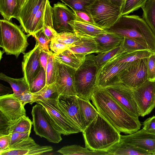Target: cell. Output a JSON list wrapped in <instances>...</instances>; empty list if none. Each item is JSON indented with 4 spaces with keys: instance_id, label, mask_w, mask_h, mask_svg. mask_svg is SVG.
<instances>
[{
    "instance_id": "cell-41",
    "label": "cell",
    "mask_w": 155,
    "mask_h": 155,
    "mask_svg": "<svg viewBox=\"0 0 155 155\" xmlns=\"http://www.w3.org/2000/svg\"><path fill=\"white\" fill-rule=\"evenodd\" d=\"M53 53L52 52L50 55L48 59L46 71V85L54 83L55 81L56 70Z\"/></svg>"
},
{
    "instance_id": "cell-47",
    "label": "cell",
    "mask_w": 155,
    "mask_h": 155,
    "mask_svg": "<svg viewBox=\"0 0 155 155\" xmlns=\"http://www.w3.org/2000/svg\"><path fill=\"white\" fill-rule=\"evenodd\" d=\"M31 132V131L17 132L12 133L10 147L30 137Z\"/></svg>"
},
{
    "instance_id": "cell-51",
    "label": "cell",
    "mask_w": 155,
    "mask_h": 155,
    "mask_svg": "<svg viewBox=\"0 0 155 155\" xmlns=\"http://www.w3.org/2000/svg\"><path fill=\"white\" fill-rule=\"evenodd\" d=\"M52 53L48 52L40 48L39 53V60L41 65L46 71L48 59L50 55Z\"/></svg>"
},
{
    "instance_id": "cell-13",
    "label": "cell",
    "mask_w": 155,
    "mask_h": 155,
    "mask_svg": "<svg viewBox=\"0 0 155 155\" xmlns=\"http://www.w3.org/2000/svg\"><path fill=\"white\" fill-rule=\"evenodd\" d=\"M76 95H60L58 104L69 120L82 132L86 128Z\"/></svg>"
},
{
    "instance_id": "cell-21",
    "label": "cell",
    "mask_w": 155,
    "mask_h": 155,
    "mask_svg": "<svg viewBox=\"0 0 155 155\" xmlns=\"http://www.w3.org/2000/svg\"><path fill=\"white\" fill-rule=\"evenodd\" d=\"M94 38L100 52L107 51L118 46L123 37L110 31L109 33L97 35Z\"/></svg>"
},
{
    "instance_id": "cell-1",
    "label": "cell",
    "mask_w": 155,
    "mask_h": 155,
    "mask_svg": "<svg viewBox=\"0 0 155 155\" xmlns=\"http://www.w3.org/2000/svg\"><path fill=\"white\" fill-rule=\"evenodd\" d=\"M91 100L99 114L120 133L131 134L140 129L139 118L127 113L104 88L98 87Z\"/></svg>"
},
{
    "instance_id": "cell-26",
    "label": "cell",
    "mask_w": 155,
    "mask_h": 155,
    "mask_svg": "<svg viewBox=\"0 0 155 155\" xmlns=\"http://www.w3.org/2000/svg\"><path fill=\"white\" fill-rule=\"evenodd\" d=\"M21 9L18 0H0V12L4 19H17Z\"/></svg>"
},
{
    "instance_id": "cell-14",
    "label": "cell",
    "mask_w": 155,
    "mask_h": 155,
    "mask_svg": "<svg viewBox=\"0 0 155 155\" xmlns=\"http://www.w3.org/2000/svg\"><path fill=\"white\" fill-rule=\"evenodd\" d=\"M132 63H118L113 58L99 70L97 76L98 87H104L120 82V73L128 68Z\"/></svg>"
},
{
    "instance_id": "cell-27",
    "label": "cell",
    "mask_w": 155,
    "mask_h": 155,
    "mask_svg": "<svg viewBox=\"0 0 155 155\" xmlns=\"http://www.w3.org/2000/svg\"><path fill=\"white\" fill-rule=\"evenodd\" d=\"M78 101L86 127L97 116L99 113L90 101L86 100L78 97Z\"/></svg>"
},
{
    "instance_id": "cell-37",
    "label": "cell",
    "mask_w": 155,
    "mask_h": 155,
    "mask_svg": "<svg viewBox=\"0 0 155 155\" xmlns=\"http://www.w3.org/2000/svg\"><path fill=\"white\" fill-rule=\"evenodd\" d=\"M81 37L77 35L74 32H57L54 35L53 38L60 43L71 47L80 41Z\"/></svg>"
},
{
    "instance_id": "cell-18",
    "label": "cell",
    "mask_w": 155,
    "mask_h": 155,
    "mask_svg": "<svg viewBox=\"0 0 155 155\" xmlns=\"http://www.w3.org/2000/svg\"><path fill=\"white\" fill-rule=\"evenodd\" d=\"M0 111L11 121L26 115L25 106L13 93L0 96Z\"/></svg>"
},
{
    "instance_id": "cell-17",
    "label": "cell",
    "mask_w": 155,
    "mask_h": 155,
    "mask_svg": "<svg viewBox=\"0 0 155 155\" xmlns=\"http://www.w3.org/2000/svg\"><path fill=\"white\" fill-rule=\"evenodd\" d=\"M48 0H28L21 8L16 19L26 33L31 35L34 20L42 5Z\"/></svg>"
},
{
    "instance_id": "cell-31",
    "label": "cell",
    "mask_w": 155,
    "mask_h": 155,
    "mask_svg": "<svg viewBox=\"0 0 155 155\" xmlns=\"http://www.w3.org/2000/svg\"><path fill=\"white\" fill-rule=\"evenodd\" d=\"M155 53L147 50H140L135 51L124 53L114 57L118 63L132 62L140 59L146 58Z\"/></svg>"
},
{
    "instance_id": "cell-54",
    "label": "cell",
    "mask_w": 155,
    "mask_h": 155,
    "mask_svg": "<svg viewBox=\"0 0 155 155\" xmlns=\"http://www.w3.org/2000/svg\"><path fill=\"white\" fill-rule=\"evenodd\" d=\"M27 0H18L21 8L22 7Z\"/></svg>"
},
{
    "instance_id": "cell-3",
    "label": "cell",
    "mask_w": 155,
    "mask_h": 155,
    "mask_svg": "<svg viewBox=\"0 0 155 155\" xmlns=\"http://www.w3.org/2000/svg\"><path fill=\"white\" fill-rule=\"evenodd\" d=\"M85 147L107 152L120 138V133L99 114L82 132Z\"/></svg>"
},
{
    "instance_id": "cell-30",
    "label": "cell",
    "mask_w": 155,
    "mask_h": 155,
    "mask_svg": "<svg viewBox=\"0 0 155 155\" xmlns=\"http://www.w3.org/2000/svg\"><path fill=\"white\" fill-rule=\"evenodd\" d=\"M32 122L26 115L15 120H9L8 131L9 134L18 132L31 131Z\"/></svg>"
},
{
    "instance_id": "cell-6",
    "label": "cell",
    "mask_w": 155,
    "mask_h": 155,
    "mask_svg": "<svg viewBox=\"0 0 155 155\" xmlns=\"http://www.w3.org/2000/svg\"><path fill=\"white\" fill-rule=\"evenodd\" d=\"M95 25L109 30L122 16L121 9L109 0H95L87 8Z\"/></svg>"
},
{
    "instance_id": "cell-46",
    "label": "cell",
    "mask_w": 155,
    "mask_h": 155,
    "mask_svg": "<svg viewBox=\"0 0 155 155\" xmlns=\"http://www.w3.org/2000/svg\"><path fill=\"white\" fill-rule=\"evenodd\" d=\"M17 97L24 106L28 103L30 104L33 103L34 99V94L29 91L25 92Z\"/></svg>"
},
{
    "instance_id": "cell-11",
    "label": "cell",
    "mask_w": 155,
    "mask_h": 155,
    "mask_svg": "<svg viewBox=\"0 0 155 155\" xmlns=\"http://www.w3.org/2000/svg\"><path fill=\"white\" fill-rule=\"evenodd\" d=\"M133 90L140 116L149 114L155 107V81L147 80Z\"/></svg>"
},
{
    "instance_id": "cell-38",
    "label": "cell",
    "mask_w": 155,
    "mask_h": 155,
    "mask_svg": "<svg viewBox=\"0 0 155 155\" xmlns=\"http://www.w3.org/2000/svg\"><path fill=\"white\" fill-rule=\"evenodd\" d=\"M60 0L69 7L73 11H83L87 13H88L87 11V8L91 5L95 1V0Z\"/></svg>"
},
{
    "instance_id": "cell-12",
    "label": "cell",
    "mask_w": 155,
    "mask_h": 155,
    "mask_svg": "<svg viewBox=\"0 0 155 155\" xmlns=\"http://www.w3.org/2000/svg\"><path fill=\"white\" fill-rule=\"evenodd\" d=\"M146 58L132 62L119 76L120 82L132 89L138 87L147 80Z\"/></svg>"
},
{
    "instance_id": "cell-4",
    "label": "cell",
    "mask_w": 155,
    "mask_h": 155,
    "mask_svg": "<svg viewBox=\"0 0 155 155\" xmlns=\"http://www.w3.org/2000/svg\"><path fill=\"white\" fill-rule=\"evenodd\" d=\"M94 54L86 55L75 74L76 95L87 101L91 100L98 87L97 76L99 69L94 60Z\"/></svg>"
},
{
    "instance_id": "cell-5",
    "label": "cell",
    "mask_w": 155,
    "mask_h": 155,
    "mask_svg": "<svg viewBox=\"0 0 155 155\" xmlns=\"http://www.w3.org/2000/svg\"><path fill=\"white\" fill-rule=\"evenodd\" d=\"M0 46L7 55H13L17 58L21 53L24 54L29 45L28 38L21 27L10 21L0 20Z\"/></svg>"
},
{
    "instance_id": "cell-24",
    "label": "cell",
    "mask_w": 155,
    "mask_h": 155,
    "mask_svg": "<svg viewBox=\"0 0 155 155\" xmlns=\"http://www.w3.org/2000/svg\"><path fill=\"white\" fill-rule=\"evenodd\" d=\"M81 37L80 41L70 47L68 49L75 53L86 55L100 52L94 38Z\"/></svg>"
},
{
    "instance_id": "cell-19",
    "label": "cell",
    "mask_w": 155,
    "mask_h": 155,
    "mask_svg": "<svg viewBox=\"0 0 155 155\" xmlns=\"http://www.w3.org/2000/svg\"><path fill=\"white\" fill-rule=\"evenodd\" d=\"M120 140L155 155V134L147 133L143 128L131 134L120 135Z\"/></svg>"
},
{
    "instance_id": "cell-8",
    "label": "cell",
    "mask_w": 155,
    "mask_h": 155,
    "mask_svg": "<svg viewBox=\"0 0 155 155\" xmlns=\"http://www.w3.org/2000/svg\"><path fill=\"white\" fill-rule=\"evenodd\" d=\"M31 114L34 130L36 135L53 143H58L61 141V134L54 128L41 105L37 104L34 106Z\"/></svg>"
},
{
    "instance_id": "cell-48",
    "label": "cell",
    "mask_w": 155,
    "mask_h": 155,
    "mask_svg": "<svg viewBox=\"0 0 155 155\" xmlns=\"http://www.w3.org/2000/svg\"><path fill=\"white\" fill-rule=\"evenodd\" d=\"M74 12L76 16V20L95 25L91 17L88 13L81 11H74Z\"/></svg>"
},
{
    "instance_id": "cell-39",
    "label": "cell",
    "mask_w": 155,
    "mask_h": 155,
    "mask_svg": "<svg viewBox=\"0 0 155 155\" xmlns=\"http://www.w3.org/2000/svg\"><path fill=\"white\" fill-rule=\"evenodd\" d=\"M148 0H125L121 9L122 15H128L143 7Z\"/></svg>"
},
{
    "instance_id": "cell-49",
    "label": "cell",
    "mask_w": 155,
    "mask_h": 155,
    "mask_svg": "<svg viewBox=\"0 0 155 155\" xmlns=\"http://www.w3.org/2000/svg\"><path fill=\"white\" fill-rule=\"evenodd\" d=\"M9 120L0 111V135L8 134Z\"/></svg>"
},
{
    "instance_id": "cell-53",
    "label": "cell",
    "mask_w": 155,
    "mask_h": 155,
    "mask_svg": "<svg viewBox=\"0 0 155 155\" xmlns=\"http://www.w3.org/2000/svg\"><path fill=\"white\" fill-rule=\"evenodd\" d=\"M112 3L122 9L125 0H109Z\"/></svg>"
},
{
    "instance_id": "cell-2",
    "label": "cell",
    "mask_w": 155,
    "mask_h": 155,
    "mask_svg": "<svg viewBox=\"0 0 155 155\" xmlns=\"http://www.w3.org/2000/svg\"><path fill=\"white\" fill-rule=\"evenodd\" d=\"M109 30L134 40L155 52V34L139 16L122 15Z\"/></svg>"
},
{
    "instance_id": "cell-15",
    "label": "cell",
    "mask_w": 155,
    "mask_h": 155,
    "mask_svg": "<svg viewBox=\"0 0 155 155\" xmlns=\"http://www.w3.org/2000/svg\"><path fill=\"white\" fill-rule=\"evenodd\" d=\"M52 9L53 25L56 31L58 33L74 32L69 24L71 21L76 19L74 11L64 3L59 2L54 4Z\"/></svg>"
},
{
    "instance_id": "cell-35",
    "label": "cell",
    "mask_w": 155,
    "mask_h": 155,
    "mask_svg": "<svg viewBox=\"0 0 155 155\" xmlns=\"http://www.w3.org/2000/svg\"><path fill=\"white\" fill-rule=\"evenodd\" d=\"M33 93L34 97L33 103L38 100L48 99L57 100L59 96L54 83L46 85L40 91Z\"/></svg>"
},
{
    "instance_id": "cell-29",
    "label": "cell",
    "mask_w": 155,
    "mask_h": 155,
    "mask_svg": "<svg viewBox=\"0 0 155 155\" xmlns=\"http://www.w3.org/2000/svg\"><path fill=\"white\" fill-rule=\"evenodd\" d=\"M0 79L9 83L12 88L13 93L17 96L25 92L29 91V87L23 77L14 78L1 72Z\"/></svg>"
},
{
    "instance_id": "cell-43",
    "label": "cell",
    "mask_w": 155,
    "mask_h": 155,
    "mask_svg": "<svg viewBox=\"0 0 155 155\" xmlns=\"http://www.w3.org/2000/svg\"><path fill=\"white\" fill-rule=\"evenodd\" d=\"M146 59L147 80L155 81V53Z\"/></svg>"
},
{
    "instance_id": "cell-10",
    "label": "cell",
    "mask_w": 155,
    "mask_h": 155,
    "mask_svg": "<svg viewBox=\"0 0 155 155\" xmlns=\"http://www.w3.org/2000/svg\"><path fill=\"white\" fill-rule=\"evenodd\" d=\"M54 60L56 73L54 83L59 95H76L75 74L76 69L62 63L54 57Z\"/></svg>"
},
{
    "instance_id": "cell-33",
    "label": "cell",
    "mask_w": 155,
    "mask_h": 155,
    "mask_svg": "<svg viewBox=\"0 0 155 155\" xmlns=\"http://www.w3.org/2000/svg\"><path fill=\"white\" fill-rule=\"evenodd\" d=\"M120 45L110 50L100 52L97 53L96 55H94V59L99 69L113 58L124 53L121 48Z\"/></svg>"
},
{
    "instance_id": "cell-32",
    "label": "cell",
    "mask_w": 155,
    "mask_h": 155,
    "mask_svg": "<svg viewBox=\"0 0 155 155\" xmlns=\"http://www.w3.org/2000/svg\"><path fill=\"white\" fill-rule=\"evenodd\" d=\"M42 30L45 35L51 40L57 32L54 27L52 7L49 0L48 1L46 7Z\"/></svg>"
},
{
    "instance_id": "cell-42",
    "label": "cell",
    "mask_w": 155,
    "mask_h": 155,
    "mask_svg": "<svg viewBox=\"0 0 155 155\" xmlns=\"http://www.w3.org/2000/svg\"><path fill=\"white\" fill-rule=\"evenodd\" d=\"M33 36L34 37L41 48L48 52L51 51L49 50L51 40L45 35L42 30L34 34Z\"/></svg>"
},
{
    "instance_id": "cell-45",
    "label": "cell",
    "mask_w": 155,
    "mask_h": 155,
    "mask_svg": "<svg viewBox=\"0 0 155 155\" xmlns=\"http://www.w3.org/2000/svg\"><path fill=\"white\" fill-rule=\"evenodd\" d=\"M143 130L147 132L155 134V116L146 119L143 123Z\"/></svg>"
},
{
    "instance_id": "cell-52",
    "label": "cell",
    "mask_w": 155,
    "mask_h": 155,
    "mask_svg": "<svg viewBox=\"0 0 155 155\" xmlns=\"http://www.w3.org/2000/svg\"><path fill=\"white\" fill-rule=\"evenodd\" d=\"M12 91L8 87L5 86L0 84V95L1 96L4 95L11 94Z\"/></svg>"
},
{
    "instance_id": "cell-36",
    "label": "cell",
    "mask_w": 155,
    "mask_h": 155,
    "mask_svg": "<svg viewBox=\"0 0 155 155\" xmlns=\"http://www.w3.org/2000/svg\"><path fill=\"white\" fill-rule=\"evenodd\" d=\"M46 72L41 66L40 70L34 78L29 87L31 92H37L42 89L46 85Z\"/></svg>"
},
{
    "instance_id": "cell-25",
    "label": "cell",
    "mask_w": 155,
    "mask_h": 155,
    "mask_svg": "<svg viewBox=\"0 0 155 155\" xmlns=\"http://www.w3.org/2000/svg\"><path fill=\"white\" fill-rule=\"evenodd\" d=\"M54 57L62 63L76 69H77L85 59V54L75 53L68 49L61 53H53Z\"/></svg>"
},
{
    "instance_id": "cell-23",
    "label": "cell",
    "mask_w": 155,
    "mask_h": 155,
    "mask_svg": "<svg viewBox=\"0 0 155 155\" xmlns=\"http://www.w3.org/2000/svg\"><path fill=\"white\" fill-rule=\"evenodd\" d=\"M108 155H150L151 153L136 146L121 140L107 151Z\"/></svg>"
},
{
    "instance_id": "cell-40",
    "label": "cell",
    "mask_w": 155,
    "mask_h": 155,
    "mask_svg": "<svg viewBox=\"0 0 155 155\" xmlns=\"http://www.w3.org/2000/svg\"><path fill=\"white\" fill-rule=\"evenodd\" d=\"M120 45L124 53H130L140 50H147L145 47L135 41L125 37H123Z\"/></svg>"
},
{
    "instance_id": "cell-28",
    "label": "cell",
    "mask_w": 155,
    "mask_h": 155,
    "mask_svg": "<svg viewBox=\"0 0 155 155\" xmlns=\"http://www.w3.org/2000/svg\"><path fill=\"white\" fill-rule=\"evenodd\" d=\"M57 152L64 155H108L107 152L93 151L77 145L64 146Z\"/></svg>"
},
{
    "instance_id": "cell-34",
    "label": "cell",
    "mask_w": 155,
    "mask_h": 155,
    "mask_svg": "<svg viewBox=\"0 0 155 155\" xmlns=\"http://www.w3.org/2000/svg\"><path fill=\"white\" fill-rule=\"evenodd\" d=\"M141 8L142 18L155 34V0H148Z\"/></svg>"
},
{
    "instance_id": "cell-9",
    "label": "cell",
    "mask_w": 155,
    "mask_h": 155,
    "mask_svg": "<svg viewBox=\"0 0 155 155\" xmlns=\"http://www.w3.org/2000/svg\"><path fill=\"white\" fill-rule=\"evenodd\" d=\"M104 87L129 114L136 117L140 116L132 89L121 82Z\"/></svg>"
},
{
    "instance_id": "cell-22",
    "label": "cell",
    "mask_w": 155,
    "mask_h": 155,
    "mask_svg": "<svg viewBox=\"0 0 155 155\" xmlns=\"http://www.w3.org/2000/svg\"><path fill=\"white\" fill-rule=\"evenodd\" d=\"M51 146H41L36 143L19 149L9 148L0 151V155H41L44 153L52 151Z\"/></svg>"
},
{
    "instance_id": "cell-7",
    "label": "cell",
    "mask_w": 155,
    "mask_h": 155,
    "mask_svg": "<svg viewBox=\"0 0 155 155\" xmlns=\"http://www.w3.org/2000/svg\"><path fill=\"white\" fill-rule=\"evenodd\" d=\"M36 102L43 106L52 126L61 134L68 135L81 132L60 108L56 100H38Z\"/></svg>"
},
{
    "instance_id": "cell-16",
    "label": "cell",
    "mask_w": 155,
    "mask_h": 155,
    "mask_svg": "<svg viewBox=\"0 0 155 155\" xmlns=\"http://www.w3.org/2000/svg\"><path fill=\"white\" fill-rule=\"evenodd\" d=\"M40 47L38 42L34 48L27 53H24L22 62L23 75L29 88L36 75L39 71L41 65L39 60Z\"/></svg>"
},
{
    "instance_id": "cell-20",
    "label": "cell",
    "mask_w": 155,
    "mask_h": 155,
    "mask_svg": "<svg viewBox=\"0 0 155 155\" xmlns=\"http://www.w3.org/2000/svg\"><path fill=\"white\" fill-rule=\"evenodd\" d=\"M69 24L74 32L80 36L94 37L110 32L94 25L82 22L77 20L71 21Z\"/></svg>"
},
{
    "instance_id": "cell-44",
    "label": "cell",
    "mask_w": 155,
    "mask_h": 155,
    "mask_svg": "<svg viewBox=\"0 0 155 155\" xmlns=\"http://www.w3.org/2000/svg\"><path fill=\"white\" fill-rule=\"evenodd\" d=\"M70 46L60 43L54 38L52 39L49 45L50 49L54 53L59 54L69 49Z\"/></svg>"
},
{
    "instance_id": "cell-50",
    "label": "cell",
    "mask_w": 155,
    "mask_h": 155,
    "mask_svg": "<svg viewBox=\"0 0 155 155\" xmlns=\"http://www.w3.org/2000/svg\"><path fill=\"white\" fill-rule=\"evenodd\" d=\"M12 133L0 135V151L8 149L11 146Z\"/></svg>"
}]
</instances>
